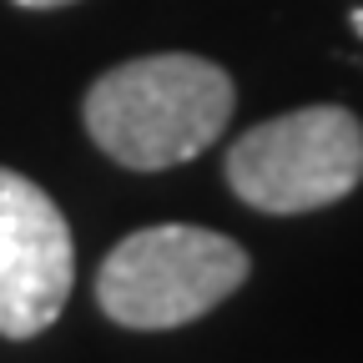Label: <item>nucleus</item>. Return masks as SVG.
<instances>
[{"mask_svg": "<svg viewBox=\"0 0 363 363\" xmlns=\"http://www.w3.org/2000/svg\"><path fill=\"white\" fill-rule=\"evenodd\" d=\"M26 11H61V6H76V0H16Z\"/></svg>", "mask_w": 363, "mask_h": 363, "instance_id": "nucleus-5", "label": "nucleus"}, {"mask_svg": "<svg viewBox=\"0 0 363 363\" xmlns=\"http://www.w3.org/2000/svg\"><path fill=\"white\" fill-rule=\"evenodd\" d=\"M363 182V121L348 106H298L227 147V187L252 212L293 217Z\"/></svg>", "mask_w": 363, "mask_h": 363, "instance_id": "nucleus-3", "label": "nucleus"}, {"mask_svg": "<svg viewBox=\"0 0 363 363\" xmlns=\"http://www.w3.org/2000/svg\"><path fill=\"white\" fill-rule=\"evenodd\" d=\"M76 283L71 222L26 172L0 167V338H35Z\"/></svg>", "mask_w": 363, "mask_h": 363, "instance_id": "nucleus-4", "label": "nucleus"}, {"mask_svg": "<svg viewBox=\"0 0 363 363\" xmlns=\"http://www.w3.org/2000/svg\"><path fill=\"white\" fill-rule=\"evenodd\" d=\"M233 106L238 91L222 66L187 51H162L96 76L81 101V121L111 162L162 172L207 152L233 121Z\"/></svg>", "mask_w": 363, "mask_h": 363, "instance_id": "nucleus-1", "label": "nucleus"}, {"mask_svg": "<svg viewBox=\"0 0 363 363\" xmlns=\"http://www.w3.org/2000/svg\"><path fill=\"white\" fill-rule=\"evenodd\" d=\"M247 267L242 242L227 233L162 222L121 238L106 252L96 272V303L111 323L136 333L182 328L233 298L247 283Z\"/></svg>", "mask_w": 363, "mask_h": 363, "instance_id": "nucleus-2", "label": "nucleus"}]
</instances>
